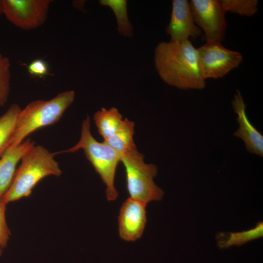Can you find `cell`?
Returning <instances> with one entry per match:
<instances>
[{
	"label": "cell",
	"instance_id": "cell-11",
	"mask_svg": "<svg viewBox=\"0 0 263 263\" xmlns=\"http://www.w3.org/2000/svg\"><path fill=\"white\" fill-rule=\"evenodd\" d=\"M232 107L237 114L239 127L234 133L235 136L244 142L246 150L252 154L263 156V136L251 123L246 112V104L241 92L237 90L232 100Z\"/></svg>",
	"mask_w": 263,
	"mask_h": 263
},
{
	"label": "cell",
	"instance_id": "cell-16",
	"mask_svg": "<svg viewBox=\"0 0 263 263\" xmlns=\"http://www.w3.org/2000/svg\"><path fill=\"white\" fill-rule=\"evenodd\" d=\"M20 110L18 104H12L6 112L0 116V158L9 147Z\"/></svg>",
	"mask_w": 263,
	"mask_h": 263
},
{
	"label": "cell",
	"instance_id": "cell-22",
	"mask_svg": "<svg viewBox=\"0 0 263 263\" xmlns=\"http://www.w3.org/2000/svg\"><path fill=\"white\" fill-rule=\"evenodd\" d=\"M2 14V0H0V15Z\"/></svg>",
	"mask_w": 263,
	"mask_h": 263
},
{
	"label": "cell",
	"instance_id": "cell-4",
	"mask_svg": "<svg viewBox=\"0 0 263 263\" xmlns=\"http://www.w3.org/2000/svg\"><path fill=\"white\" fill-rule=\"evenodd\" d=\"M82 149L87 159L99 175L106 186V195L108 201H114L118 193L114 186V178L121 155L105 142H99L93 136L89 116L83 120L78 142L70 149L55 153L74 152Z\"/></svg>",
	"mask_w": 263,
	"mask_h": 263
},
{
	"label": "cell",
	"instance_id": "cell-20",
	"mask_svg": "<svg viewBox=\"0 0 263 263\" xmlns=\"http://www.w3.org/2000/svg\"><path fill=\"white\" fill-rule=\"evenodd\" d=\"M6 205L0 200V256L6 246L11 235L6 220Z\"/></svg>",
	"mask_w": 263,
	"mask_h": 263
},
{
	"label": "cell",
	"instance_id": "cell-12",
	"mask_svg": "<svg viewBox=\"0 0 263 263\" xmlns=\"http://www.w3.org/2000/svg\"><path fill=\"white\" fill-rule=\"evenodd\" d=\"M34 144L30 140L24 141L14 148L7 149L0 158V200L12 184L18 162Z\"/></svg>",
	"mask_w": 263,
	"mask_h": 263
},
{
	"label": "cell",
	"instance_id": "cell-18",
	"mask_svg": "<svg viewBox=\"0 0 263 263\" xmlns=\"http://www.w3.org/2000/svg\"><path fill=\"white\" fill-rule=\"evenodd\" d=\"M225 11L240 16L250 17L258 11L257 0H220Z\"/></svg>",
	"mask_w": 263,
	"mask_h": 263
},
{
	"label": "cell",
	"instance_id": "cell-2",
	"mask_svg": "<svg viewBox=\"0 0 263 263\" xmlns=\"http://www.w3.org/2000/svg\"><path fill=\"white\" fill-rule=\"evenodd\" d=\"M55 153L34 144L21 158L9 188L1 200L5 204L30 195L36 185L46 176H59L62 173L54 159Z\"/></svg>",
	"mask_w": 263,
	"mask_h": 263
},
{
	"label": "cell",
	"instance_id": "cell-7",
	"mask_svg": "<svg viewBox=\"0 0 263 263\" xmlns=\"http://www.w3.org/2000/svg\"><path fill=\"white\" fill-rule=\"evenodd\" d=\"M50 0H2V14L14 25L23 30L36 29L45 22Z\"/></svg>",
	"mask_w": 263,
	"mask_h": 263
},
{
	"label": "cell",
	"instance_id": "cell-6",
	"mask_svg": "<svg viewBox=\"0 0 263 263\" xmlns=\"http://www.w3.org/2000/svg\"><path fill=\"white\" fill-rule=\"evenodd\" d=\"M197 50L200 70L205 80L223 77L243 60L241 53L228 49L216 41L207 40Z\"/></svg>",
	"mask_w": 263,
	"mask_h": 263
},
{
	"label": "cell",
	"instance_id": "cell-10",
	"mask_svg": "<svg viewBox=\"0 0 263 263\" xmlns=\"http://www.w3.org/2000/svg\"><path fill=\"white\" fill-rule=\"evenodd\" d=\"M147 204L129 198L122 204L118 216L120 237L133 242L142 235L147 223Z\"/></svg>",
	"mask_w": 263,
	"mask_h": 263
},
{
	"label": "cell",
	"instance_id": "cell-3",
	"mask_svg": "<svg viewBox=\"0 0 263 263\" xmlns=\"http://www.w3.org/2000/svg\"><path fill=\"white\" fill-rule=\"evenodd\" d=\"M75 97L74 91H66L50 100L33 101L21 109L8 149L18 146L36 130L57 122L74 101Z\"/></svg>",
	"mask_w": 263,
	"mask_h": 263
},
{
	"label": "cell",
	"instance_id": "cell-9",
	"mask_svg": "<svg viewBox=\"0 0 263 263\" xmlns=\"http://www.w3.org/2000/svg\"><path fill=\"white\" fill-rule=\"evenodd\" d=\"M170 41L183 42L199 37L201 30L195 23L190 3L187 0H173L169 23L166 28Z\"/></svg>",
	"mask_w": 263,
	"mask_h": 263
},
{
	"label": "cell",
	"instance_id": "cell-15",
	"mask_svg": "<svg viewBox=\"0 0 263 263\" xmlns=\"http://www.w3.org/2000/svg\"><path fill=\"white\" fill-rule=\"evenodd\" d=\"M94 120L99 133L104 140L114 134L123 121L122 115L114 107L109 110L102 108L95 113Z\"/></svg>",
	"mask_w": 263,
	"mask_h": 263
},
{
	"label": "cell",
	"instance_id": "cell-13",
	"mask_svg": "<svg viewBox=\"0 0 263 263\" xmlns=\"http://www.w3.org/2000/svg\"><path fill=\"white\" fill-rule=\"evenodd\" d=\"M134 127L133 122L125 118L114 134L104 142L121 155L136 147L133 139Z\"/></svg>",
	"mask_w": 263,
	"mask_h": 263
},
{
	"label": "cell",
	"instance_id": "cell-21",
	"mask_svg": "<svg viewBox=\"0 0 263 263\" xmlns=\"http://www.w3.org/2000/svg\"><path fill=\"white\" fill-rule=\"evenodd\" d=\"M27 70L31 75L41 77L48 74L49 67L45 61L37 59L28 65Z\"/></svg>",
	"mask_w": 263,
	"mask_h": 263
},
{
	"label": "cell",
	"instance_id": "cell-19",
	"mask_svg": "<svg viewBox=\"0 0 263 263\" xmlns=\"http://www.w3.org/2000/svg\"><path fill=\"white\" fill-rule=\"evenodd\" d=\"M11 78L10 59L0 53V107L3 106L7 101L10 92Z\"/></svg>",
	"mask_w": 263,
	"mask_h": 263
},
{
	"label": "cell",
	"instance_id": "cell-17",
	"mask_svg": "<svg viewBox=\"0 0 263 263\" xmlns=\"http://www.w3.org/2000/svg\"><path fill=\"white\" fill-rule=\"evenodd\" d=\"M101 6L109 7L113 11L117 21V29L122 36L132 37L133 35V27L130 22L127 12L126 0H100Z\"/></svg>",
	"mask_w": 263,
	"mask_h": 263
},
{
	"label": "cell",
	"instance_id": "cell-8",
	"mask_svg": "<svg viewBox=\"0 0 263 263\" xmlns=\"http://www.w3.org/2000/svg\"><path fill=\"white\" fill-rule=\"evenodd\" d=\"M196 25L203 31L207 40L222 41L227 23L225 12L220 0H191L189 2Z\"/></svg>",
	"mask_w": 263,
	"mask_h": 263
},
{
	"label": "cell",
	"instance_id": "cell-14",
	"mask_svg": "<svg viewBox=\"0 0 263 263\" xmlns=\"http://www.w3.org/2000/svg\"><path fill=\"white\" fill-rule=\"evenodd\" d=\"M263 235V223L260 222L253 228L236 232H219L216 236L220 248H228L232 245L240 246L250 241L261 238Z\"/></svg>",
	"mask_w": 263,
	"mask_h": 263
},
{
	"label": "cell",
	"instance_id": "cell-5",
	"mask_svg": "<svg viewBox=\"0 0 263 263\" xmlns=\"http://www.w3.org/2000/svg\"><path fill=\"white\" fill-rule=\"evenodd\" d=\"M126 173L127 188L130 198L146 204L151 201L160 200L163 190L154 182L158 169L153 164H147L136 147L121 155Z\"/></svg>",
	"mask_w": 263,
	"mask_h": 263
},
{
	"label": "cell",
	"instance_id": "cell-1",
	"mask_svg": "<svg viewBox=\"0 0 263 263\" xmlns=\"http://www.w3.org/2000/svg\"><path fill=\"white\" fill-rule=\"evenodd\" d=\"M154 62L160 77L181 90H202L206 86L197 50L190 40L162 41L154 49Z\"/></svg>",
	"mask_w": 263,
	"mask_h": 263
}]
</instances>
